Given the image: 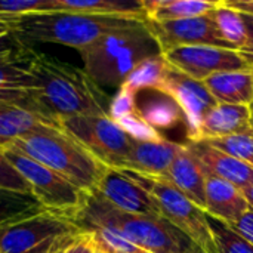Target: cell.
Segmentation results:
<instances>
[{"label":"cell","instance_id":"obj_1","mask_svg":"<svg viewBox=\"0 0 253 253\" xmlns=\"http://www.w3.org/2000/svg\"><path fill=\"white\" fill-rule=\"evenodd\" d=\"M28 68L33 76L30 107L34 113L56 125L68 117L110 116L111 102L84 70L34 50Z\"/></svg>","mask_w":253,"mask_h":253},{"label":"cell","instance_id":"obj_2","mask_svg":"<svg viewBox=\"0 0 253 253\" xmlns=\"http://www.w3.org/2000/svg\"><path fill=\"white\" fill-rule=\"evenodd\" d=\"M70 219L82 233L99 227L114 228L147 253H203L188 236L163 216L120 212L95 191L86 194L83 205Z\"/></svg>","mask_w":253,"mask_h":253},{"label":"cell","instance_id":"obj_3","mask_svg":"<svg viewBox=\"0 0 253 253\" xmlns=\"http://www.w3.org/2000/svg\"><path fill=\"white\" fill-rule=\"evenodd\" d=\"M6 145L52 169L84 193L93 191L107 170L105 165L59 126L39 125Z\"/></svg>","mask_w":253,"mask_h":253},{"label":"cell","instance_id":"obj_4","mask_svg":"<svg viewBox=\"0 0 253 253\" xmlns=\"http://www.w3.org/2000/svg\"><path fill=\"white\" fill-rule=\"evenodd\" d=\"M145 21L73 12H42L16 18L13 31L22 40L56 43L79 52L107 34L136 27Z\"/></svg>","mask_w":253,"mask_h":253},{"label":"cell","instance_id":"obj_5","mask_svg":"<svg viewBox=\"0 0 253 253\" xmlns=\"http://www.w3.org/2000/svg\"><path fill=\"white\" fill-rule=\"evenodd\" d=\"M160 53L145 22L107 34L80 50L83 70L98 86L119 87L139 64Z\"/></svg>","mask_w":253,"mask_h":253},{"label":"cell","instance_id":"obj_6","mask_svg":"<svg viewBox=\"0 0 253 253\" xmlns=\"http://www.w3.org/2000/svg\"><path fill=\"white\" fill-rule=\"evenodd\" d=\"M80 233L70 218L42 211L0 227V253H47Z\"/></svg>","mask_w":253,"mask_h":253},{"label":"cell","instance_id":"obj_7","mask_svg":"<svg viewBox=\"0 0 253 253\" xmlns=\"http://www.w3.org/2000/svg\"><path fill=\"white\" fill-rule=\"evenodd\" d=\"M126 172L156 199L165 219L188 236L203 253H218L203 209L191 203L181 191L162 178L147 176L132 170Z\"/></svg>","mask_w":253,"mask_h":253},{"label":"cell","instance_id":"obj_8","mask_svg":"<svg viewBox=\"0 0 253 253\" xmlns=\"http://www.w3.org/2000/svg\"><path fill=\"white\" fill-rule=\"evenodd\" d=\"M1 150L28 182L31 196L44 211L71 218L80 209L87 193L24 153L9 145H1Z\"/></svg>","mask_w":253,"mask_h":253},{"label":"cell","instance_id":"obj_9","mask_svg":"<svg viewBox=\"0 0 253 253\" xmlns=\"http://www.w3.org/2000/svg\"><path fill=\"white\" fill-rule=\"evenodd\" d=\"M59 127L107 168H125L133 136L111 116L68 117L59 120Z\"/></svg>","mask_w":253,"mask_h":253},{"label":"cell","instance_id":"obj_10","mask_svg":"<svg viewBox=\"0 0 253 253\" xmlns=\"http://www.w3.org/2000/svg\"><path fill=\"white\" fill-rule=\"evenodd\" d=\"M162 55L168 67L199 82H205L216 73L252 67L240 50L209 44L173 47Z\"/></svg>","mask_w":253,"mask_h":253},{"label":"cell","instance_id":"obj_11","mask_svg":"<svg viewBox=\"0 0 253 253\" xmlns=\"http://www.w3.org/2000/svg\"><path fill=\"white\" fill-rule=\"evenodd\" d=\"M156 90L169 96L181 110L188 129V141L194 139L202 120L218 105L203 82L194 80L170 67L166 68L163 80Z\"/></svg>","mask_w":253,"mask_h":253},{"label":"cell","instance_id":"obj_12","mask_svg":"<svg viewBox=\"0 0 253 253\" xmlns=\"http://www.w3.org/2000/svg\"><path fill=\"white\" fill-rule=\"evenodd\" d=\"M150 33L159 44L160 52L170 50L181 46L209 44L218 47H231L218 33L211 15H202L175 21H145Z\"/></svg>","mask_w":253,"mask_h":253},{"label":"cell","instance_id":"obj_13","mask_svg":"<svg viewBox=\"0 0 253 253\" xmlns=\"http://www.w3.org/2000/svg\"><path fill=\"white\" fill-rule=\"evenodd\" d=\"M31 52L33 49L25 46L18 36L0 46V102L16 104L31 110L33 76L28 68Z\"/></svg>","mask_w":253,"mask_h":253},{"label":"cell","instance_id":"obj_14","mask_svg":"<svg viewBox=\"0 0 253 253\" xmlns=\"http://www.w3.org/2000/svg\"><path fill=\"white\" fill-rule=\"evenodd\" d=\"M93 191L120 212L129 215L162 216L156 199L123 169L107 168Z\"/></svg>","mask_w":253,"mask_h":253},{"label":"cell","instance_id":"obj_15","mask_svg":"<svg viewBox=\"0 0 253 253\" xmlns=\"http://www.w3.org/2000/svg\"><path fill=\"white\" fill-rule=\"evenodd\" d=\"M184 144H176L163 136L138 139L133 138L125 168L147 176L163 178L181 151Z\"/></svg>","mask_w":253,"mask_h":253},{"label":"cell","instance_id":"obj_16","mask_svg":"<svg viewBox=\"0 0 253 253\" xmlns=\"http://www.w3.org/2000/svg\"><path fill=\"white\" fill-rule=\"evenodd\" d=\"M185 145L208 175L227 181L239 190L253 184V169L239 159L212 147L206 141H191Z\"/></svg>","mask_w":253,"mask_h":253},{"label":"cell","instance_id":"obj_17","mask_svg":"<svg viewBox=\"0 0 253 253\" xmlns=\"http://www.w3.org/2000/svg\"><path fill=\"white\" fill-rule=\"evenodd\" d=\"M251 129H253L252 107L218 104L202 120L193 141H208L233 136L245 133Z\"/></svg>","mask_w":253,"mask_h":253},{"label":"cell","instance_id":"obj_18","mask_svg":"<svg viewBox=\"0 0 253 253\" xmlns=\"http://www.w3.org/2000/svg\"><path fill=\"white\" fill-rule=\"evenodd\" d=\"M206 172L199 160L191 154L187 145H182L181 151L175 157L169 170L162 179L168 181L172 187L181 191L191 203L206 212Z\"/></svg>","mask_w":253,"mask_h":253},{"label":"cell","instance_id":"obj_19","mask_svg":"<svg viewBox=\"0 0 253 253\" xmlns=\"http://www.w3.org/2000/svg\"><path fill=\"white\" fill-rule=\"evenodd\" d=\"M205 196L206 213L228 225H233L249 211V203L242 190L211 175L206 176Z\"/></svg>","mask_w":253,"mask_h":253},{"label":"cell","instance_id":"obj_20","mask_svg":"<svg viewBox=\"0 0 253 253\" xmlns=\"http://www.w3.org/2000/svg\"><path fill=\"white\" fill-rule=\"evenodd\" d=\"M205 86L218 104L249 105L253 104V68L222 71L208 77Z\"/></svg>","mask_w":253,"mask_h":253},{"label":"cell","instance_id":"obj_21","mask_svg":"<svg viewBox=\"0 0 253 253\" xmlns=\"http://www.w3.org/2000/svg\"><path fill=\"white\" fill-rule=\"evenodd\" d=\"M53 10L147 21L144 0H53Z\"/></svg>","mask_w":253,"mask_h":253},{"label":"cell","instance_id":"obj_22","mask_svg":"<svg viewBox=\"0 0 253 253\" xmlns=\"http://www.w3.org/2000/svg\"><path fill=\"white\" fill-rule=\"evenodd\" d=\"M39 125L59 126L22 105L0 102V147L21 138Z\"/></svg>","mask_w":253,"mask_h":253},{"label":"cell","instance_id":"obj_23","mask_svg":"<svg viewBox=\"0 0 253 253\" xmlns=\"http://www.w3.org/2000/svg\"><path fill=\"white\" fill-rule=\"evenodd\" d=\"M218 1L211 0H144L147 19L175 21L211 13Z\"/></svg>","mask_w":253,"mask_h":253},{"label":"cell","instance_id":"obj_24","mask_svg":"<svg viewBox=\"0 0 253 253\" xmlns=\"http://www.w3.org/2000/svg\"><path fill=\"white\" fill-rule=\"evenodd\" d=\"M213 19L221 37L234 49L240 50L248 42V31L245 16L236 9L227 6L224 0H219L218 6L209 13Z\"/></svg>","mask_w":253,"mask_h":253},{"label":"cell","instance_id":"obj_25","mask_svg":"<svg viewBox=\"0 0 253 253\" xmlns=\"http://www.w3.org/2000/svg\"><path fill=\"white\" fill-rule=\"evenodd\" d=\"M168 68V64L163 59V55L153 56L142 64H139L132 74L125 80V83L120 86V89L127 90L132 95H138V92L144 89H153L156 90L159 84L163 80L165 71Z\"/></svg>","mask_w":253,"mask_h":253},{"label":"cell","instance_id":"obj_26","mask_svg":"<svg viewBox=\"0 0 253 253\" xmlns=\"http://www.w3.org/2000/svg\"><path fill=\"white\" fill-rule=\"evenodd\" d=\"M42 211L44 209L31 194L0 190V227L13 224Z\"/></svg>","mask_w":253,"mask_h":253},{"label":"cell","instance_id":"obj_27","mask_svg":"<svg viewBox=\"0 0 253 253\" xmlns=\"http://www.w3.org/2000/svg\"><path fill=\"white\" fill-rule=\"evenodd\" d=\"M208 224L218 253H253V245L228 224L208 215Z\"/></svg>","mask_w":253,"mask_h":253},{"label":"cell","instance_id":"obj_28","mask_svg":"<svg viewBox=\"0 0 253 253\" xmlns=\"http://www.w3.org/2000/svg\"><path fill=\"white\" fill-rule=\"evenodd\" d=\"M212 147L239 159L240 162L246 163L253 169V129L233 135V136H225V138H216V139H208Z\"/></svg>","mask_w":253,"mask_h":253},{"label":"cell","instance_id":"obj_29","mask_svg":"<svg viewBox=\"0 0 253 253\" xmlns=\"http://www.w3.org/2000/svg\"><path fill=\"white\" fill-rule=\"evenodd\" d=\"M93 243L98 251L104 253H144L138 246H135L130 240H127L120 231L108 227H99L92 231Z\"/></svg>","mask_w":253,"mask_h":253},{"label":"cell","instance_id":"obj_30","mask_svg":"<svg viewBox=\"0 0 253 253\" xmlns=\"http://www.w3.org/2000/svg\"><path fill=\"white\" fill-rule=\"evenodd\" d=\"M136 110L141 114V117L156 130L157 127L160 129V127L172 126L175 122L179 120V113H181V110L172 99L170 101L160 99L157 102H148L144 108L136 107Z\"/></svg>","mask_w":253,"mask_h":253},{"label":"cell","instance_id":"obj_31","mask_svg":"<svg viewBox=\"0 0 253 253\" xmlns=\"http://www.w3.org/2000/svg\"><path fill=\"white\" fill-rule=\"evenodd\" d=\"M42 12H53V0H0L1 18L16 19Z\"/></svg>","mask_w":253,"mask_h":253},{"label":"cell","instance_id":"obj_32","mask_svg":"<svg viewBox=\"0 0 253 253\" xmlns=\"http://www.w3.org/2000/svg\"><path fill=\"white\" fill-rule=\"evenodd\" d=\"M0 190L31 194L28 182L16 170V168L9 162L1 147H0Z\"/></svg>","mask_w":253,"mask_h":253},{"label":"cell","instance_id":"obj_33","mask_svg":"<svg viewBox=\"0 0 253 253\" xmlns=\"http://www.w3.org/2000/svg\"><path fill=\"white\" fill-rule=\"evenodd\" d=\"M96 246L93 243L92 234L89 233H80L62 253H95Z\"/></svg>","mask_w":253,"mask_h":253},{"label":"cell","instance_id":"obj_34","mask_svg":"<svg viewBox=\"0 0 253 253\" xmlns=\"http://www.w3.org/2000/svg\"><path fill=\"white\" fill-rule=\"evenodd\" d=\"M230 227L253 245V209L249 208V211Z\"/></svg>","mask_w":253,"mask_h":253},{"label":"cell","instance_id":"obj_35","mask_svg":"<svg viewBox=\"0 0 253 253\" xmlns=\"http://www.w3.org/2000/svg\"><path fill=\"white\" fill-rule=\"evenodd\" d=\"M243 15V13H242ZM245 16V22H246V31H248V42L246 44L240 49V52L243 53V56L248 59V62L253 67V16L249 15H243Z\"/></svg>","mask_w":253,"mask_h":253},{"label":"cell","instance_id":"obj_36","mask_svg":"<svg viewBox=\"0 0 253 253\" xmlns=\"http://www.w3.org/2000/svg\"><path fill=\"white\" fill-rule=\"evenodd\" d=\"M13 21L9 18H0V46L12 40L16 34L13 31Z\"/></svg>","mask_w":253,"mask_h":253},{"label":"cell","instance_id":"obj_37","mask_svg":"<svg viewBox=\"0 0 253 253\" xmlns=\"http://www.w3.org/2000/svg\"><path fill=\"white\" fill-rule=\"evenodd\" d=\"M224 3L243 15L253 16V0H224Z\"/></svg>","mask_w":253,"mask_h":253},{"label":"cell","instance_id":"obj_38","mask_svg":"<svg viewBox=\"0 0 253 253\" xmlns=\"http://www.w3.org/2000/svg\"><path fill=\"white\" fill-rule=\"evenodd\" d=\"M242 191H243V196H245L246 202L249 203V208L253 209V184H251L249 187H246V188L242 190Z\"/></svg>","mask_w":253,"mask_h":253},{"label":"cell","instance_id":"obj_39","mask_svg":"<svg viewBox=\"0 0 253 253\" xmlns=\"http://www.w3.org/2000/svg\"><path fill=\"white\" fill-rule=\"evenodd\" d=\"M73 240H74V239H73ZM73 240H70V242H65V243H62V245L56 246V248H55L53 251H50V252H47V253H62V252H64V249H65V248H67V246H68V245H70V243H71Z\"/></svg>","mask_w":253,"mask_h":253},{"label":"cell","instance_id":"obj_40","mask_svg":"<svg viewBox=\"0 0 253 253\" xmlns=\"http://www.w3.org/2000/svg\"><path fill=\"white\" fill-rule=\"evenodd\" d=\"M95 253H104V252H101V251H98V249H96V251H95Z\"/></svg>","mask_w":253,"mask_h":253},{"label":"cell","instance_id":"obj_41","mask_svg":"<svg viewBox=\"0 0 253 253\" xmlns=\"http://www.w3.org/2000/svg\"><path fill=\"white\" fill-rule=\"evenodd\" d=\"M252 111H253V104H252Z\"/></svg>","mask_w":253,"mask_h":253},{"label":"cell","instance_id":"obj_42","mask_svg":"<svg viewBox=\"0 0 253 253\" xmlns=\"http://www.w3.org/2000/svg\"><path fill=\"white\" fill-rule=\"evenodd\" d=\"M144 253H147V252H144Z\"/></svg>","mask_w":253,"mask_h":253},{"label":"cell","instance_id":"obj_43","mask_svg":"<svg viewBox=\"0 0 253 253\" xmlns=\"http://www.w3.org/2000/svg\"><path fill=\"white\" fill-rule=\"evenodd\" d=\"M0 18H1V16H0Z\"/></svg>","mask_w":253,"mask_h":253},{"label":"cell","instance_id":"obj_44","mask_svg":"<svg viewBox=\"0 0 253 253\" xmlns=\"http://www.w3.org/2000/svg\"><path fill=\"white\" fill-rule=\"evenodd\" d=\"M252 68H253V67H252Z\"/></svg>","mask_w":253,"mask_h":253}]
</instances>
